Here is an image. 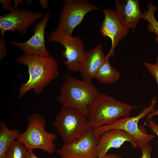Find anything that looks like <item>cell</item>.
I'll return each instance as SVG.
<instances>
[{
  "mask_svg": "<svg viewBox=\"0 0 158 158\" xmlns=\"http://www.w3.org/2000/svg\"><path fill=\"white\" fill-rule=\"evenodd\" d=\"M99 9L87 0H65L56 29L65 31L72 36L75 28L80 24L87 13Z\"/></svg>",
  "mask_w": 158,
  "mask_h": 158,
  "instance_id": "obj_7",
  "label": "cell"
},
{
  "mask_svg": "<svg viewBox=\"0 0 158 158\" xmlns=\"http://www.w3.org/2000/svg\"><path fill=\"white\" fill-rule=\"evenodd\" d=\"M21 4L23 5V1L21 0H15L14 3L13 7L15 10L19 9L18 7L19 4Z\"/></svg>",
  "mask_w": 158,
  "mask_h": 158,
  "instance_id": "obj_27",
  "label": "cell"
},
{
  "mask_svg": "<svg viewBox=\"0 0 158 158\" xmlns=\"http://www.w3.org/2000/svg\"><path fill=\"white\" fill-rule=\"evenodd\" d=\"M158 116V109L155 110L150 113L148 115L147 119L151 118L154 116Z\"/></svg>",
  "mask_w": 158,
  "mask_h": 158,
  "instance_id": "obj_29",
  "label": "cell"
},
{
  "mask_svg": "<svg viewBox=\"0 0 158 158\" xmlns=\"http://www.w3.org/2000/svg\"><path fill=\"white\" fill-rule=\"evenodd\" d=\"M110 56L107 54V57L96 73L94 78L104 84H113L119 78V72L114 68L109 61Z\"/></svg>",
  "mask_w": 158,
  "mask_h": 158,
  "instance_id": "obj_16",
  "label": "cell"
},
{
  "mask_svg": "<svg viewBox=\"0 0 158 158\" xmlns=\"http://www.w3.org/2000/svg\"><path fill=\"white\" fill-rule=\"evenodd\" d=\"M6 42L4 39H0V61L7 55V50L5 46Z\"/></svg>",
  "mask_w": 158,
  "mask_h": 158,
  "instance_id": "obj_23",
  "label": "cell"
},
{
  "mask_svg": "<svg viewBox=\"0 0 158 158\" xmlns=\"http://www.w3.org/2000/svg\"><path fill=\"white\" fill-rule=\"evenodd\" d=\"M115 11L122 24L128 28H135L139 20L143 18L138 0H115Z\"/></svg>",
  "mask_w": 158,
  "mask_h": 158,
  "instance_id": "obj_15",
  "label": "cell"
},
{
  "mask_svg": "<svg viewBox=\"0 0 158 158\" xmlns=\"http://www.w3.org/2000/svg\"><path fill=\"white\" fill-rule=\"evenodd\" d=\"M28 150L23 143L16 140L8 149L4 158H27Z\"/></svg>",
  "mask_w": 158,
  "mask_h": 158,
  "instance_id": "obj_18",
  "label": "cell"
},
{
  "mask_svg": "<svg viewBox=\"0 0 158 158\" xmlns=\"http://www.w3.org/2000/svg\"><path fill=\"white\" fill-rule=\"evenodd\" d=\"M156 59V62L155 63L153 64L146 62L145 66L149 73L155 79L158 86V55Z\"/></svg>",
  "mask_w": 158,
  "mask_h": 158,
  "instance_id": "obj_20",
  "label": "cell"
},
{
  "mask_svg": "<svg viewBox=\"0 0 158 158\" xmlns=\"http://www.w3.org/2000/svg\"><path fill=\"white\" fill-rule=\"evenodd\" d=\"M28 126L23 133H21L17 140L28 150L40 149L49 154L56 151L54 143L56 135L48 133L45 130L46 120L41 114L34 113L27 118Z\"/></svg>",
  "mask_w": 158,
  "mask_h": 158,
  "instance_id": "obj_4",
  "label": "cell"
},
{
  "mask_svg": "<svg viewBox=\"0 0 158 158\" xmlns=\"http://www.w3.org/2000/svg\"><path fill=\"white\" fill-rule=\"evenodd\" d=\"M156 97L152 99L149 106L145 108L139 114L135 116H127L119 118L112 123L108 125L102 126L92 130L93 135L96 136H100L104 132L113 129L123 130L129 135L136 142L140 148L148 143L155 137L154 135H149L142 126L138 125L140 120L147 116L150 112L154 111L157 102Z\"/></svg>",
  "mask_w": 158,
  "mask_h": 158,
  "instance_id": "obj_5",
  "label": "cell"
},
{
  "mask_svg": "<svg viewBox=\"0 0 158 158\" xmlns=\"http://www.w3.org/2000/svg\"><path fill=\"white\" fill-rule=\"evenodd\" d=\"M92 130L90 128L81 137L57 150L59 158H97L96 147L100 136H94Z\"/></svg>",
  "mask_w": 158,
  "mask_h": 158,
  "instance_id": "obj_10",
  "label": "cell"
},
{
  "mask_svg": "<svg viewBox=\"0 0 158 158\" xmlns=\"http://www.w3.org/2000/svg\"><path fill=\"white\" fill-rule=\"evenodd\" d=\"M156 9L153 7L149 8L144 12V18L148 22V31L154 33L156 35L155 41L158 44V22L154 16Z\"/></svg>",
  "mask_w": 158,
  "mask_h": 158,
  "instance_id": "obj_19",
  "label": "cell"
},
{
  "mask_svg": "<svg viewBox=\"0 0 158 158\" xmlns=\"http://www.w3.org/2000/svg\"><path fill=\"white\" fill-rule=\"evenodd\" d=\"M47 41L57 42L63 45L65 50L62 52V54L66 59L64 64L68 70L78 71V66L85 51L84 44L80 36H70L65 31L56 29L49 36Z\"/></svg>",
  "mask_w": 158,
  "mask_h": 158,
  "instance_id": "obj_8",
  "label": "cell"
},
{
  "mask_svg": "<svg viewBox=\"0 0 158 158\" xmlns=\"http://www.w3.org/2000/svg\"><path fill=\"white\" fill-rule=\"evenodd\" d=\"M39 1L42 6L43 9H45L48 8V3L47 0H39Z\"/></svg>",
  "mask_w": 158,
  "mask_h": 158,
  "instance_id": "obj_26",
  "label": "cell"
},
{
  "mask_svg": "<svg viewBox=\"0 0 158 158\" xmlns=\"http://www.w3.org/2000/svg\"><path fill=\"white\" fill-rule=\"evenodd\" d=\"M107 55L104 54L102 46L99 43L94 48L85 51L78 67L84 80H92L104 61Z\"/></svg>",
  "mask_w": 158,
  "mask_h": 158,
  "instance_id": "obj_14",
  "label": "cell"
},
{
  "mask_svg": "<svg viewBox=\"0 0 158 158\" xmlns=\"http://www.w3.org/2000/svg\"><path fill=\"white\" fill-rule=\"evenodd\" d=\"M21 133L17 129H9L5 123H0V158H4L6 152Z\"/></svg>",
  "mask_w": 158,
  "mask_h": 158,
  "instance_id": "obj_17",
  "label": "cell"
},
{
  "mask_svg": "<svg viewBox=\"0 0 158 158\" xmlns=\"http://www.w3.org/2000/svg\"><path fill=\"white\" fill-rule=\"evenodd\" d=\"M146 121L148 123L147 126L153 133L157 134L158 138V124L154 121L152 120L151 118L147 119ZM157 142L158 143V141Z\"/></svg>",
  "mask_w": 158,
  "mask_h": 158,
  "instance_id": "obj_22",
  "label": "cell"
},
{
  "mask_svg": "<svg viewBox=\"0 0 158 158\" xmlns=\"http://www.w3.org/2000/svg\"><path fill=\"white\" fill-rule=\"evenodd\" d=\"M142 156L141 158H151L152 148L149 143L140 147Z\"/></svg>",
  "mask_w": 158,
  "mask_h": 158,
  "instance_id": "obj_21",
  "label": "cell"
},
{
  "mask_svg": "<svg viewBox=\"0 0 158 158\" xmlns=\"http://www.w3.org/2000/svg\"><path fill=\"white\" fill-rule=\"evenodd\" d=\"M49 18V13L46 12L42 19L35 25L33 29L34 34L30 38L25 42L13 41L11 44L21 49L24 55L50 56L45 48L44 40L45 29Z\"/></svg>",
  "mask_w": 158,
  "mask_h": 158,
  "instance_id": "obj_11",
  "label": "cell"
},
{
  "mask_svg": "<svg viewBox=\"0 0 158 158\" xmlns=\"http://www.w3.org/2000/svg\"><path fill=\"white\" fill-rule=\"evenodd\" d=\"M16 61L19 64L27 66L29 75L27 82L22 84L19 88L20 99L32 89L35 94H41L52 80L59 76V64L53 56L23 54L18 56Z\"/></svg>",
  "mask_w": 158,
  "mask_h": 158,
  "instance_id": "obj_1",
  "label": "cell"
},
{
  "mask_svg": "<svg viewBox=\"0 0 158 158\" xmlns=\"http://www.w3.org/2000/svg\"><path fill=\"white\" fill-rule=\"evenodd\" d=\"M0 1L2 5V8L10 12L13 11L14 9L11 3L10 0H0Z\"/></svg>",
  "mask_w": 158,
  "mask_h": 158,
  "instance_id": "obj_24",
  "label": "cell"
},
{
  "mask_svg": "<svg viewBox=\"0 0 158 158\" xmlns=\"http://www.w3.org/2000/svg\"><path fill=\"white\" fill-rule=\"evenodd\" d=\"M102 12L104 19L101 24L100 32L104 37H108L111 41L110 51L108 54L110 56L115 55V49L120 42L127 35L129 29L121 23L113 9H104Z\"/></svg>",
  "mask_w": 158,
  "mask_h": 158,
  "instance_id": "obj_12",
  "label": "cell"
},
{
  "mask_svg": "<svg viewBox=\"0 0 158 158\" xmlns=\"http://www.w3.org/2000/svg\"><path fill=\"white\" fill-rule=\"evenodd\" d=\"M100 93L92 80H80L66 74L56 100L63 106L75 109L87 118L88 107Z\"/></svg>",
  "mask_w": 158,
  "mask_h": 158,
  "instance_id": "obj_2",
  "label": "cell"
},
{
  "mask_svg": "<svg viewBox=\"0 0 158 158\" xmlns=\"http://www.w3.org/2000/svg\"><path fill=\"white\" fill-rule=\"evenodd\" d=\"M97 158H123L115 154H107L103 156Z\"/></svg>",
  "mask_w": 158,
  "mask_h": 158,
  "instance_id": "obj_25",
  "label": "cell"
},
{
  "mask_svg": "<svg viewBox=\"0 0 158 158\" xmlns=\"http://www.w3.org/2000/svg\"><path fill=\"white\" fill-rule=\"evenodd\" d=\"M27 158H38L35 154L33 150H28Z\"/></svg>",
  "mask_w": 158,
  "mask_h": 158,
  "instance_id": "obj_28",
  "label": "cell"
},
{
  "mask_svg": "<svg viewBox=\"0 0 158 158\" xmlns=\"http://www.w3.org/2000/svg\"><path fill=\"white\" fill-rule=\"evenodd\" d=\"M87 118L75 109L62 106L54 125L64 144L81 137L90 128Z\"/></svg>",
  "mask_w": 158,
  "mask_h": 158,
  "instance_id": "obj_6",
  "label": "cell"
},
{
  "mask_svg": "<svg viewBox=\"0 0 158 158\" xmlns=\"http://www.w3.org/2000/svg\"><path fill=\"white\" fill-rule=\"evenodd\" d=\"M126 142H128L136 149V142L126 132L120 129H113L104 132L100 136L96 147L97 157L106 154L111 148H118Z\"/></svg>",
  "mask_w": 158,
  "mask_h": 158,
  "instance_id": "obj_13",
  "label": "cell"
},
{
  "mask_svg": "<svg viewBox=\"0 0 158 158\" xmlns=\"http://www.w3.org/2000/svg\"><path fill=\"white\" fill-rule=\"evenodd\" d=\"M40 11L33 12L30 10L22 8L15 10L8 14L0 16V28L1 39L4 40V35L6 31L13 32L17 31L22 35L25 34L28 28L34 22L43 17Z\"/></svg>",
  "mask_w": 158,
  "mask_h": 158,
  "instance_id": "obj_9",
  "label": "cell"
},
{
  "mask_svg": "<svg viewBox=\"0 0 158 158\" xmlns=\"http://www.w3.org/2000/svg\"><path fill=\"white\" fill-rule=\"evenodd\" d=\"M138 107L100 93L94 102L88 107L90 127L93 130L109 125L121 117L129 116L130 111Z\"/></svg>",
  "mask_w": 158,
  "mask_h": 158,
  "instance_id": "obj_3",
  "label": "cell"
}]
</instances>
